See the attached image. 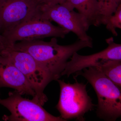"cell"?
<instances>
[{
  "mask_svg": "<svg viewBox=\"0 0 121 121\" xmlns=\"http://www.w3.org/2000/svg\"><path fill=\"white\" fill-rule=\"evenodd\" d=\"M37 13L38 12L30 19L2 34L9 48L17 41L40 39L48 37L64 39L70 32L65 29L55 26L49 21L42 19Z\"/></svg>",
  "mask_w": 121,
  "mask_h": 121,
  "instance_id": "8992f818",
  "label": "cell"
},
{
  "mask_svg": "<svg viewBox=\"0 0 121 121\" xmlns=\"http://www.w3.org/2000/svg\"><path fill=\"white\" fill-rule=\"evenodd\" d=\"M69 9H75L86 19L89 26L98 27L103 24L102 0H68Z\"/></svg>",
  "mask_w": 121,
  "mask_h": 121,
  "instance_id": "8fae6325",
  "label": "cell"
},
{
  "mask_svg": "<svg viewBox=\"0 0 121 121\" xmlns=\"http://www.w3.org/2000/svg\"><path fill=\"white\" fill-rule=\"evenodd\" d=\"M38 15L42 19L54 21L61 27L73 33L79 39L93 40L86 33L90 26L86 19L82 14L69 9L65 2L52 5L41 4Z\"/></svg>",
  "mask_w": 121,
  "mask_h": 121,
  "instance_id": "52a82bcc",
  "label": "cell"
},
{
  "mask_svg": "<svg viewBox=\"0 0 121 121\" xmlns=\"http://www.w3.org/2000/svg\"><path fill=\"white\" fill-rule=\"evenodd\" d=\"M68 0H40L41 4L48 5H54L58 4H62Z\"/></svg>",
  "mask_w": 121,
  "mask_h": 121,
  "instance_id": "2e32d148",
  "label": "cell"
},
{
  "mask_svg": "<svg viewBox=\"0 0 121 121\" xmlns=\"http://www.w3.org/2000/svg\"><path fill=\"white\" fill-rule=\"evenodd\" d=\"M90 83L97 94L96 114L106 121H115L121 116V89L95 67L76 72Z\"/></svg>",
  "mask_w": 121,
  "mask_h": 121,
  "instance_id": "7a4b0ae2",
  "label": "cell"
},
{
  "mask_svg": "<svg viewBox=\"0 0 121 121\" xmlns=\"http://www.w3.org/2000/svg\"><path fill=\"white\" fill-rule=\"evenodd\" d=\"M93 47L92 41L79 39L71 44L62 45L58 43L56 37H52L48 42L40 39L19 41L9 49L28 53L48 72L53 80H56L62 76L67 62L75 52Z\"/></svg>",
  "mask_w": 121,
  "mask_h": 121,
  "instance_id": "6da1fadb",
  "label": "cell"
},
{
  "mask_svg": "<svg viewBox=\"0 0 121 121\" xmlns=\"http://www.w3.org/2000/svg\"><path fill=\"white\" fill-rule=\"evenodd\" d=\"M5 99H0V104L11 112L4 115L3 120L11 121H65L60 117L48 112L43 106L33 99L23 97L17 91H10Z\"/></svg>",
  "mask_w": 121,
  "mask_h": 121,
  "instance_id": "5b68a950",
  "label": "cell"
},
{
  "mask_svg": "<svg viewBox=\"0 0 121 121\" xmlns=\"http://www.w3.org/2000/svg\"><path fill=\"white\" fill-rule=\"evenodd\" d=\"M2 87L14 89L22 95L35 96V93L24 75L6 55L0 54V90Z\"/></svg>",
  "mask_w": 121,
  "mask_h": 121,
  "instance_id": "30bf717a",
  "label": "cell"
},
{
  "mask_svg": "<svg viewBox=\"0 0 121 121\" xmlns=\"http://www.w3.org/2000/svg\"><path fill=\"white\" fill-rule=\"evenodd\" d=\"M41 4L40 0H0V33L32 18Z\"/></svg>",
  "mask_w": 121,
  "mask_h": 121,
  "instance_id": "ba28073f",
  "label": "cell"
},
{
  "mask_svg": "<svg viewBox=\"0 0 121 121\" xmlns=\"http://www.w3.org/2000/svg\"><path fill=\"white\" fill-rule=\"evenodd\" d=\"M104 0L105 1H109V0Z\"/></svg>",
  "mask_w": 121,
  "mask_h": 121,
  "instance_id": "e0dca14e",
  "label": "cell"
},
{
  "mask_svg": "<svg viewBox=\"0 0 121 121\" xmlns=\"http://www.w3.org/2000/svg\"><path fill=\"white\" fill-rule=\"evenodd\" d=\"M108 46L100 52L87 56L81 55L75 52L68 61L62 76L69 77L72 74L85 68L96 67L108 60H121V44L114 42L113 37L106 39Z\"/></svg>",
  "mask_w": 121,
  "mask_h": 121,
  "instance_id": "9c48e42d",
  "label": "cell"
},
{
  "mask_svg": "<svg viewBox=\"0 0 121 121\" xmlns=\"http://www.w3.org/2000/svg\"><path fill=\"white\" fill-rule=\"evenodd\" d=\"M95 67L121 89V60H108Z\"/></svg>",
  "mask_w": 121,
  "mask_h": 121,
  "instance_id": "7c38bea8",
  "label": "cell"
},
{
  "mask_svg": "<svg viewBox=\"0 0 121 121\" xmlns=\"http://www.w3.org/2000/svg\"><path fill=\"white\" fill-rule=\"evenodd\" d=\"M121 0H109L105 2L104 9L105 18L106 19L114 13L117 8L121 4Z\"/></svg>",
  "mask_w": 121,
  "mask_h": 121,
  "instance_id": "5bb4252c",
  "label": "cell"
},
{
  "mask_svg": "<svg viewBox=\"0 0 121 121\" xmlns=\"http://www.w3.org/2000/svg\"><path fill=\"white\" fill-rule=\"evenodd\" d=\"M1 53L7 55L22 72L35 91V96L33 99L43 106L48 101L44 91L53 81L50 74L27 52L8 49Z\"/></svg>",
  "mask_w": 121,
  "mask_h": 121,
  "instance_id": "277c9868",
  "label": "cell"
},
{
  "mask_svg": "<svg viewBox=\"0 0 121 121\" xmlns=\"http://www.w3.org/2000/svg\"><path fill=\"white\" fill-rule=\"evenodd\" d=\"M107 18L105 25L107 29L111 32L114 35L117 36L116 29H121V4L118 5L114 13Z\"/></svg>",
  "mask_w": 121,
  "mask_h": 121,
  "instance_id": "4fadbf2b",
  "label": "cell"
},
{
  "mask_svg": "<svg viewBox=\"0 0 121 121\" xmlns=\"http://www.w3.org/2000/svg\"><path fill=\"white\" fill-rule=\"evenodd\" d=\"M9 48V45L4 36L0 33V54L3 51Z\"/></svg>",
  "mask_w": 121,
  "mask_h": 121,
  "instance_id": "9a60e30c",
  "label": "cell"
},
{
  "mask_svg": "<svg viewBox=\"0 0 121 121\" xmlns=\"http://www.w3.org/2000/svg\"><path fill=\"white\" fill-rule=\"evenodd\" d=\"M56 81L60 87L59 99L56 106L60 117L65 121L73 119L85 121V114L97 106L88 95L86 84L77 81L70 84L59 79Z\"/></svg>",
  "mask_w": 121,
  "mask_h": 121,
  "instance_id": "3957f363",
  "label": "cell"
}]
</instances>
